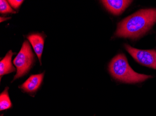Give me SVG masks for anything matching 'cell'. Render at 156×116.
I'll return each mask as SVG.
<instances>
[{
	"instance_id": "10",
	"label": "cell",
	"mask_w": 156,
	"mask_h": 116,
	"mask_svg": "<svg viewBox=\"0 0 156 116\" xmlns=\"http://www.w3.org/2000/svg\"><path fill=\"white\" fill-rule=\"evenodd\" d=\"M0 12L2 14L16 13L9 4L8 2L5 0L0 1Z\"/></svg>"
},
{
	"instance_id": "7",
	"label": "cell",
	"mask_w": 156,
	"mask_h": 116,
	"mask_svg": "<svg viewBox=\"0 0 156 116\" xmlns=\"http://www.w3.org/2000/svg\"><path fill=\"white\" fill-rule=\"evenodd\" d=\"M27 38L32 45L35 53L37 55L41 65V57L44 47V36L40 34H33L27 36Z\"/></svg>"
},
{
	"instance_id": "3",
	"label": "cell",
	"mask_w": 156,
	"mask_h": 116,
	"mask_svg": "<svg viewBox=\"0 0 156 116\" xmlns=\"http://www.w3.org/2000/svg\"><path fill=\"white\" fill-rule=\"evenodd\" d=\"M34 59V55L30 44L28 41H24L20 52L13 61V63L17 69L13 81L22 77L28 73L32 68Z\"/></svg>"
},
{
	"instance_id": "1",
	"label": "cell",
	"mask_w": 156,
	"mask_h": 116,
	"mask_svg": "<svg viewBox=\"0 0 156 116\" xmlns=\"http://www.w3.org/2000/svg\"><path fill=\"white\" fill-rule=\"evenodd\" d=\"M156 22V8L141 9L121 21L115 37L136 39L144 35Z\"/></svg>"
},
{
	"instance_id": "6",
	"label": "cell",
	"mask_w": 156,
	"mask_h": 116,
	"mask_svg": "<svg viewBox=\"0 0 156 116\" xmlns=\"http://www.w3.org/2000/svg\"><path fill=\"white\" fill-rule=\"evenodd\" d=\"M101 2L104 7L110 13L114 15H119L130 5L132 1L104 0Z\"/></svg>"
},
{
	"instance_id": "5",
	"label": "cell",
	"mask_w": 156,
	"mask_h": 116,
	"mask_svg": "<svg viewBox=\"0 0 156 116\" xmlns=\"http://www.w3.org/2000/svg\"><path fill=\"white\" fill-rule=\"evenodd\" d=\"M44 73L32 75L25 81L19 88L24 92L32 94L37 91L43 81Z\"/></svg>"
},
{
	"instance_id": "8",
	"label": "cell",
	"mask_w": 156,
	"mask_h": 116,
	"mask_svg": "<svg viewBox=\"0 0 156 116\" xmlns=\"http://www.w3.org/2000/svg\"><path fill=\"white\" fill-rule=\"evenodd\" d=\"M14 53L10 50L6 54L4 58L0 62V76L1 79L4 75L16 71V68L11 62L12 56Z\"/></svg>"
},
{
	"instance_id": "9",
	"label": "cell",
	"mask_w": 156,
	"mask_h": 116,
	"mask_svg": "<svg viewBox=\"0 0 156 116\" xmlns=\"http://www.w3.org/2000/svg\"><path fill=\"white\" fill-rule=\"evenodd\" d=\"M9 88L7 87L0 94V111L6 110L11 108L12 103L9 95Z\"/></svg>"
},
{
	"instance_id": "4",
	"label": "cell",
	"mask_w": 156,
	"mask_h": 116,
	"mask_svg": "<svg viewBox=\"0 0 156 116\" xmlns=\"http://www.w3.org/2000/svg\"><path fill=\"white\" fill-rule=\"evenodd\" d=\"M124 47L127 52L138 63L156 70V50L138 49L128 44H125Z\"/></svg>"
},
{
	"instance_id": "2",
	"label": "cell",
	"mask_w": 156,
	"mask_h": 116,
	"mask_svg": "<svg viewBox=\"0 0 156 116\" xmlns=\"http://www.w3.org/2000/svg\"><path fill=\"white\" fill-rule=\"evenodd\" d=\"M108 70L113 78L125 83L143 82L153 78L152 75L138 74L134 71L123 54H118L113 58L108 65Z\"/></svg>"
},
{
	"instance_id": "11",
	"label": "cell",
	"mask_w": 156,
	"mask_h": 116,
	"mask_svg": "<svg viewBox=\"0 0 156 116\" xmlns=\"http://www.w3.org/2000/svg\"><path fill=\"white\" fill-rule=\"evenodd\" d=\"M10 5L13 7L15 9H17L19 8L20 6L22 5L23 1H21V0H9L8 1Z\"/></svg>"
}]
</instances>
